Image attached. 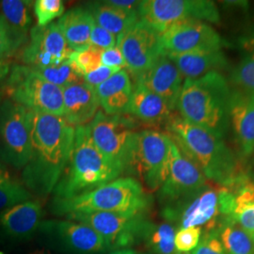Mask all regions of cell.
<instances>
[{
  "label": "cell",
  "mask_w": 254,
  "mask_h": 254,
  "mask_svg": "<svg viewBox=\"0 0 254 254\" xmlns=\"http://www.w3.org/2000/svg\"><path fill=\"white\" fill-rule=\"evenodd\" d=\"M75 127L64 117L32 111L31 153L22 180L29 192L46 197L54 190L70 159Z\"/></svg>",
  "instance_id": "1"
},
{
  "label": "cell",
  "mask_w": 254,
  "mask_h": 254,
  "mask_svg": "<svg viewBox=\"0 0 254 254\" xmlns=\"http://www.w3.org/2000/svg\"><path fill=\"white\" fill-rule=\"evenodd\" d=\"M167 125L170 136L184 154L200 168L204 177L222 188H230L248 174L239 157L223 138L172 115Z\"/></svg>",
  "instance_id": "2"
},
{
  "label": "cell",
  "mask_w": 254,
  "mask_h": 254,
  "mask_svg": "<svg viewBox=\"0 0 254 254\" xmlns=\"http://www.w3.org/2000/svg\"><path fill=\"white\" fill-rule=\"evenodd\" d=\"M232 87L222 73L212 72L185 79L176 104L180 116L223 138L230 129Z\"/></svg>",
  "instance_id": "3"
},
{
  "label": "cell",
  "mask_w": 254,
  "mask_h": 254,
  "mask_svg": "<svg viewBox=\"0 0 254 254\" xmlns=\"http://www.w3.org/2000/svg\"><path fill=\"white\" fill-rule=\"evenodd\" d=\"M124 172L94 145L88 126L75 127L72 154L55 187L54 200H68L118 179Z\"/></svg>",
  "instance_id": "4"
},
{
  "label": "cell",
  "mask_w": 254,
  "mask_h": 254,
  "mask_svg": "<svg viewBox=\"0 0 254 254\" xmlns=\"http://www.w3.org/2000/svg\"><path fill=\"white\" fill-rule=\"evenodd\" d=\"M152 202L142 185L135 178H118L89 193L68 200H53L58 216L91 212L146 213Z\"/></svg>",
  "instance_id": "5"
},
{
  "label": "cell",
  "mask_w": 254,
  "mask_h": 254,
  "mask_svg": "<svg viewBox=\"0 0 254 254\" xmlns=\"http://www.w3.org/2000/svg\"><path fill=\"white\" fill-rule=\"evenodd\" d=\"M3 87L9 100L26 109L64 117L63 89L46 81L34 68L27 65L13 66Z\"/></svg>",
  "instance_id": "6"
},
{
  "label": "cell",
  "mask_w": 254,
  "mask_h": 254,
  "mask_svg": "<svg viewBox=\"0 0 254 254\" xmlns=\"http://www.w3.org/2000/svg\"><path fill=\"white\" fill-rule=\"evenodd\" d=\"M172 137L156 130H142L133 136L127 173L136 175L149 190H158L169 167Z\"/></svg>",
  "instance_id": "7"
},
{
  "label": "cell",
  "mask_w": 254,
  "mask_h": 254,
  "mask_svg": "<svg viewBox=\"0 0 254 254\" xmlns=\"http://www.w3.org/2000/svg\"><path fill=\"white\" fill-rule=\"evenodd\" d=\"M67 218L92 228L108 243L110 251L131 249L143 242L152 222L145 213L129 212H91L73 213Z\"/></svg>",
  "instance_id": "8"
},
{
  "label": "cell",
  "mask_w": 254,
  "mask_h": 254,
  "mask_svg": "<svg viewBox=\"0 0 254 254\" xmlns=\"http://www.w3.org/2000/svg\"><path fill=\"white\" fill-rule=\"evenodd\" d=\"M138 16L159 34L187 20L208 24L220 20L216 4L208 0H144L140 1Z\"/></svg>",
  "instance_id": "9"
},
{
  "label": "cell",
  "mask_w": 254,
  "mask_h": 254,
  "mask_svg": "<svg viewBox=\"0 0 254 254\" xmlns=\"http://www.w3.org/2000/svg\"><path fill=\"white\" fill-rule=\"evenodd\" d=\"M32 111L11 100L0 104V157L24 169L31 153Z\"/></svg>",
  "instance_id": "10"
},
{
  "label": "cell",
  "mask_w": 254,
  "mask_h": 254,
  "mask_svg": "<svg viewBox=\"0 0 254 254\" xmlns=\"http://www.w3.org/2000/svg\"><path fill=\"white\" fill-rule=\"evenodd\" d=\"M172 140L168 173L158 190L163 211L179 207L207 186V179L200 168L182 152L173 138Z\"/></svg>",
  "instance_id": "11"
},
{
  "label": "cell",
  "mask_w": 254,
  "mask_h": 254,
  "mask_svg": "<svg viewBox=\"0 0 254 254\" xmlns=\"http://www.w3.org/2000/svg\"><path fill=\"white\" fill-rule=\"evenodd\" d=\"M94 145L109 161L127 172L135 122L125 115H108L98 111L88 126Z\"/></svg>",
  "instance_id": "12"
},
{
  "label": "cell",
  "mask_w": 254,
  "mask_h": 254,
  "mask_svg": "<svg viewBox=\"0 0 254 254\" xmlns=\"http://www.w3.org/2000/svg\"><path fill=\"white\" fill-rule=\"evenodd\" d=\"M51 245L66 254H101L110 251L92 228L72 220H45L38 231Z\"/></svg>",
  "instance_id": "13"
},
{
  "label": "cell",
  "mask_w": 254,
  "mask_h": 254,
  "mask_svg": "<svg viewBox=\"0 0 254 254\" xmlns=\"http://www.w3.org/2000/svg\"><path fill=\"white\" fill-rule=\"evenodd\" d=\"M162 55H179L221 50L223 41L215 28L200 20L175 24L160 34Z\"/></svg>",
  "instance_id": "14"
},
{
  "label": "cell",
  "mask_w": 254,
  "mask_h": 254,
  "mask_svg": "<svg viewBox=\"0 0 254 254\" xmlns=\"http://www.w3.org/2000/svg\"><path fill=\"white\" fill-rule=\"evenodd\" d=\"M117 46L126 62V67L138 77L162 55L160 34L142 21H138L117 38Z\"/></svg>",
  "instance_id": "15"
},
{
  "label": "cell",
  "mask_w": 254,
  "mask_h": 254,
  "mask_svg": "<svg viewBox=\"0 0 254 254\" xmlns=\"http://www.w3.org/2000/svg\"><path fill=\"white\" fill-rule=\"evenodd\" d=\"M73 50L68 46L58 23L33 27L30 39L22 53V61L32 68H44L64 63Z\"/></svg>",
  "instance_id": "16"
},
{
  "label": "cell",
  "mask_w": 254,
  "mask_h": 254,
  "mask_svg": "<svg viewBox=\"0 0 254 254\" xmlns=\"http://www.w3.org/2000/svg\"><path fill=\"white\" fill-rule=\"evenodd\" d=\"M163 216L170 222H179V229L205 226L206 230H213L221 219L218 190L206 186L179 207L164 211Z\"/></svg>",
  "instance_id": "17"
},
{
  "label": "cell",
  "mask_w": 254,
  "mask_h": 254,
  "mask_svg": "<svg viewBox=\"0 0 254 254\" xmlns=\"http://www.w3.org/2000/svg\"><path fill=\"white\" fill-rule=\"evenodd\" d=\"M218 191L220 216L235 221L254 241V181L246 176L233 187H219Z\"/></svg>",
  "instance_id": "18"
},
{
  "label": "cell",
  "mask_w": 254,
  "mask_h": 254,
  "mask_svg": "<svg viewBox=\"0 0 254 254\" xmlns=\"http://www.w3.org/2000/svg\"><path fill=\"white\" fill-rule=\"evenodd\" d=\"M184 77L175 64L166 55H161L145 73L136 77V82L162 98L173 111L181 92Z\"/></svg>",
  "instance_id": "19"
},
{
  "label": "cell",
  "mask_w": 254,
  "mask_h": 254,
  "mask_svg": "<svg viewBox=\"0 0 254 254\" xmlns=\"http://www.w3.org/2000/svg\"><path fill=\"white\" fill-rule=\"evenodd\" d=\"M230 127L238 153L248 160L254 152V94L232 89Z\"/></svg>",
  "instance_id": "20"
},
{
  "label": "cell",
  "mask_w": 254,
  "mask_h": 254,
  "mask_svg": "<svg viewBox=\"0 0 254 254\" xmlns=\"http://www.w3.org/2000/svg\"><path fill=\"white\" fill-rule=\"evenodd\" d=\"M44 210L37 200H27L0 212V228L12 239L27 240L40 229Z\"/></svg>",
  "instance_id": "21"
},
{
  "label": "cell",
  "mask_w": 254,
  "mask_h": 254,
  "mask_svg": "<svg viewBox=\"0 0 254 254\" xmlns=\"http://www.w3.org/2000/svg\"><path fill=\"white\" fill-rule=\"evenodd\" d=\"M63 92L65 121L73 127L91 123L100 106L95 89L80 81L65 87Z\"/></svg>",
  "instance_id": "22"
},
{
  "label": "cell",
  "mask_w": 254,
  "mask_h": 254,
  "mask_svg": "<svg viewBox=\"0 0 254 254\" xmlns=\"http://www.w3.org/2000/svg\"><path fill=\"white\" fill-rule=\"evenodd\" d=\"M95 92L101 108L108 115L128 114L133 93V85L128 72L120 70L102 83Z\"/></svg>",
  "instance_id": "23"
},
{
  "label": "cell",
  "mask_w": 254,
  "mask_h": 254,
  "mask_svg": "<svg viewBox=\"0 0 254 254\" xmlns=\"http://www.w3.org/2000/svg\"><path fill=\"white\" fill-rule=\"evenodd\" d=\"M184 79H197L212 72L224 70L228 65L226 56L222 50L169 55Z\"/></svg>",
  "instance_id": "24"
},
{
  "label": "cell",
  "mask_w": 254,
  "mask_h": 254,
  "mask_svg": "<svg viewBox=\"0 0 254 254\" xmlns=\"http://www.w3.org/2000/svg\"><path fill=\"white\" fill-rule=\"evenodd\" d=\"M128 114L151 125L167 124L173 115L172 110L162 98L138 82L133 87Z\"/></svg>",
  "instance_id": "25"
},
{
  "label": "cell",
  "mask_w": 254,
  "mask_h": 254,
  "mask_svg": "<svg viewBox=\"0 0 254 254\" xmlns=\"http://www.w3.org/2000/svg\"><path fill=\"white\" fill-rule=\"evenodd\" d=\"M93 25L94 19L91 11L79 7L66 11L58 21V26L73 51L90 46Z\"/></svg>",
  "instance_id": "26"
},
{
  "label": "cell",
  "mask_w": 254,
  "mask_h": 254,
  "mask_svg": "<svg viewBox=\"0 0 254 254\" xmlns=\"http://www.w3.org/2000/svg\"><path fill=\"white\" fill-rule=\"evenodd\" d=\"M30 1L2 0L0 1V14L5 20L15 52L27 44L28 31L31 26Z\"/></svg>",
  "instance_id": "27"
},
{
  "label": "cell",
  "mask_w": 254,
  "mask_h": 254,
  "mask_svg": "<svg viewBox=\"0 0 254 254\" xmlns=\"http://www.w3.org/2000/svg\"><path fill=\"white\" fill-rule=\"evenodd\" d=\"M88 9L98 26L115 36L126 32L139 21L137 10L119 9L109 5L106 1L90 3Z\"/></svg>",
  "instance_id": "28"
},
{
  "label": "cell",
  "mask_w": 254,
  "mask_h": 254,
  "mask_svg": "<svg viewBox=\"0 0 254 254\" xmlns=\"http://www.w3.org/2000/svg\"><path fill=\"white\" fill-rule=\"evenodd\" d=\"M227 254H254V241L230 218H221L215 228Z\"/></svg>",
  "instance_id": "29"
},
{
  "label": "cell",
  "mask_w": 254,
  "mask_h": 254,
  "mask_svg": "<svg viewBox=\"0 0 254 254\" xmlns=\"http://www.w3.org/2000/svg\"><path fill=\"white\" fill-rule=\"evenodd\" d=\"M30 200L32 194L25 186L14 180L0 163V212Z\"/></svg>",
  "instance_id": "30"
},
{
  "label": "cell",
  "mask_w": 254,
  "mask_h": 254,
  "mask_svg": "<svg viewBox=\"0 0 254 254\" xmlns=\"http://www.w3.org/2000/svg\"><path fill=\"white\" fill-rule=\"evenodd\" d=\"M175 234V228L170 222L158 225L153 223L143 242H145L151 254H175L177 253L174 244Z\"/></svg>",
  "instance_id": "31"
},
{
  "label": "cell",
  "mask_w": 254,
  "mask_h": 254,
  "mask_svg": "<svg viewBox=\"0 0 254 254\" xmlns=\"http://www.w3.org/2000/svg\"><path fill=\"white\" fill-rule=\"evenodd\" d=\"M34 69L46 81L50 82L62 89L74 83L83 81V76L69 59L58 65Z\"/></svg>",
  "instance_id": "32"
},
{
  "label": "cell",
  "mask_w": 254,
  "mask_h": 254,
  "mask_svg": "<svg viewBox=\"0 0 254 254\" xmlns=\"http://www.w3.org/2000/svg\"><path fill=\"white\" fill-rule=\"evenodd\" d=\"M230 83L234 90L254 94V46L233 70Z\"/></svg>",
  "instance_id": "33"
},
{
  "label": "cell",
  "mask_w": 254,
  "mask_h": 254,
  "mask_svg": "<svg viewBox=\"0 0 254 254\" xmlns=\"http://www.w3.org/2000/svg\"><path fill=\"white\" fill-rule=\"evenodd\" d=\"M103 51V49L90 45L80 50L73 51L69 60L83 76L102 66Z\"/></svg>",
  "instance_id": "34"
},
{
  "label": "cell",
  "mask_w": 254,
  "mask_h": 254,
  "mask_svg": "<svg viewBox=\"0 0 254 254\" xmlns=\"http://www.w3.org/2000/svg\"><path fill=\"white\" fill-rule=\"evenodd\" d=\"M34 13L38 27H46L55 18L64 13V3L62 0H37L34 2Z\"/></svg>",
  "instance_id": "35"
},
{
  "label": "cell",
  "mask_w": 254,
  "mask_h": 254,
  "mask_svg": "<svg viewBox=\"0 0 254 254\" xmlns=\"http://www.w3.org/2000/svg\"><path fill=\"white\" fill-rule=\"evenodd\" d=\"M201 228L191 227L179 229L175 234L174 244L177 253H189L193 251L200 241Z\"/></svg>",
  "instance_id": "36"
},
{
  "label": "cell",
  "mask_w": 254,
  "mask_h": 254,
  "mask_svg": "<svg viewBox=\"0 0 254 254\" xmlns=\"http://www.w3.org/2000/svg\"><path fill=\"white\" fill-rule=\"evenodd\" d=\"M191 254H227L215 229L207 230Z\"/></svg>",
  "instance_id": "37"
},
{
  "label": "cell",
  "mask_w": 254,
  "mask_h": 254,
  "mask_svg": "<svg viewBox=\"0 0 254 254\" xmlns=\"http://www.w3.org/2000/svg\"><path fill=\"white\" fill-rule=\"evenodd\" d=\"M90 45L106 50L117 46V38L107 29L98 26L94 21L90 38Z\"/></svg>",
  "instance_id": "38"
},
{
  "label": "cell",
  "mask_w": 254,
  "mask_h": 254,
  "mask_svg": "<svg viewBox=\"0 0 254 254\" xmlns=\"http://www.w3.org/2000/svg\"><path fill=\"white\" fill-rule=\"evenodd\" d=\"M120 68H112L102 65L98 69L90 73L83 75V81L91 86L92 88L96 89L99 85L105 81H107L109 77H111L114 73L119 72Z\"/></svg>",
  "instance_id": "39"
},
{
  "label": "cell",
  "mask_w": 254,
  "mask_h": 254,
  "mask_svg": "<svg viewBox=\"0 0 254 254\" xmlns=\"http://www.w3.org/2000/svg\"><path fill=\"white\" fill-rule=\"evenodd\" d=\"M15 53L11 38L5 20L0 14V63H5V60Z\"/></svg>",
  "instance_id": "40"
},
{
  "label": "cell",
  "mask_w": 254,
  "mask_h": 254,
  "mask_svg": "<svg viewBox=\"0 0 254 254\" xmlns=\"http://www.w3.org/2000/svg\"><path fill=\"white\" fill-rule=\"evenodd\" d=\"M101 62L104 66H107V67L120 68V69L126 67L125 59L117 46L104 50Z\"/></svg>",
  "instance_id": "41"
},
{
  "label": "cell",
  "mask_w": 254,
  "mask_h": 254,
  "mask_svg": "<svg viewBox=\"0 0 254 254\" xmlns=\"http://www.w3.org/2000/svg\"><path fill=\"white\" fill-rule=\"evenodd\" d=\"M108 4L114 6L119 9H126V10H137L140 5V1L135 0H107Z\"/></svg>",
  "instance_id": "42"
},
{
  "label": "cell",
  "mask_w": 254,
  "mask_h": 254,
  "mask_svg": "<svg viewBox=\"0 0 254 254\" xmlns=\"http://www.w3.org/2000/svg\"><path fill=\"white\" fill-rule=\"evenodd\" d=\"M247 161L248 163L245 167L246 173L248 174V176L254 181V152Z\"/></svg>",
  "instance_id": "43"
},
{
  "label": "cell",
  "mask_w": 254,
  "mask_h": 254,
  "mask_svg": "<svg viewBox=\"0 0 254 254\" xmlns=\"http://www.w3.org/2000/svg\"><path fill=\"white\" fill-rule=\"evenodd\" d=\"M9 72V64L6 63H0V87L2 85V82L8 76Z\"/></svg>",
  "instance_id": "44"
},
{
  "label": "cell",
  "mask_w": 254,
  "mask_h": 254,
  "mask_svg": "<svg viewBox=\"0 0 254 254\" xmlns=\"http://www.w3.org/2000/svg\"><path fill=\"white\" fill-rule=\"evenodd\" d=\"M108 254H140L136 252L134 249H120L115 251H110Z\"/></svg>",
  "instance_id": "45"
},
{
  "label": "cell",
  "mask_w": 254,
  "mask_h": 254,
  "mask_svg": "<svg viewBox=\"0 0 254 254\" xmlns=\"http://www.w3.org/2000/svg\"><path fill=\"white\" fill-rule=\"evenodd\" d=\"M30 254H53L49 250H47L46 248H42V249H38L35 250L34 252L30 253Z\"/></svg>",
  "instance_id": "46"
},
{
  "label": "cell",
  "mask_w": 254,
  "mask_h": 254,
  "mask_svg": "<svg viewBox=\"0 0 254 254\" xmlns=\"http://www.w3.org/2000/svg\"><path fill=\"white\" fill-rule=\"evenodd\" d=\"M2 96H3V91L0 90V102H1V99H2Z\"/></svg>",
  "instance_id": "47"
},
{
  "label": "cell",
  "mask_w": 254,
  "mask_h": 254,
  "mask_svg": "<svg viewBox=\"0 0 254 254\" xmlns=\"http://www.w3.org/2000/svg\"><path fill=\"white\" fill-rule=\"evenodd\" d=\"M175 254H191L190 253H176Z\"/></svg>",
  "instance_id": "48"
},
{
  "label": "cell",
  "mask_w": 254,
  "mask_h": 254,
  "mask_svg": "<svg viewBox=\"0 0 254 254\" xmlns=\"http://www.w3.org/2000/svg\"><path fill=\"white\" fill-rule=\"evenodd\" d=\"M0 254H5L4 253H2V252H0Z\"/></svg>",
  "instance_id": "49"
},
{
  "label": "cell",
  "mask_w": 254,
  "mask_h": 254,
  "mask_svg": "<svg viewBox=\"0 0 254 254\" xmlns=\"http://www.w3.org/2000/svg\"></svg>",
  "instance_id": "50"
}]
</instances>
